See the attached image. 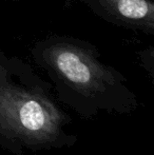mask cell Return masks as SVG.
Instances as JSON below:
<instances>
[{
	"mask_svg": "<svg viewBox=\"0 0 154 155\" xmlns=\"http://www.w3.org/2000/svg\"><path fill=\"white\" fill-rule=\"evenodd\" d=\"M36 67L53 86L56 99L84 119L100 113L130 116L138 97L118 70L100 60L91 42L68 35H49L31 48Z\"/></svg>",
	"mask_w": 154,
	"mask_h": 155,
	"instance_id": "obj_1",
	"label": "cell"
},
{
	"mask_svg": "<svg viewBox=\"0 0 154 155\" xmlns=\"http://www.w3.org/2000/svg\"><path fill=\"white\" fill-rule=\"evenodd\" d=\"M72 117L29 62L0 49V148L12 155L73 148Z\"/></svg>",
	"mask_w": 154,
	"mask_h": 155,
	"instance_id": "obj_2",
	"label": "cell"
},
{
	"mask_svg": "<svg viewBox=\"0 0 154 155\" xmlns=\"http://www.w3.org/2000/svg\"><path fill=\"white\" fill-rule=\"evenodd\" d=\"M81 2L107 22L154 35L153 0H81Z\"/></svg>",
	"mask_w": 154,
	"mask_h": 155,
	"instance_id": "obj_3",
	"label": "cell"
},
{
	"mask_svg": "<svg viewBox=\"0 0 154 155\" xmlns=\"http://www.w3.org/2000/svg\"><path fill=\"white\" fill-rule=\"evenodd\" d=\"M138 57L140 60V64L145 70H147L151 78L154 77V49L153 47H149L147 50L138 52Z\"/></svg>",
	"mask_w": 154,
	"mask_h": 155,
	"instance_id": "obj_4",
	"label": "cell"
}]
</instances>
